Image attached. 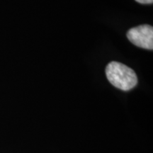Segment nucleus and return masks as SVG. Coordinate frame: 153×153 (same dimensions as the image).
Segmentation results:
<instances>
[{"mask_svg": "<svg viewBox=\"0 0 153 153\" xmlns=\"http://www.w3.org/2000/svg\"><path fill=\"white\" fill-rule=\"evenodd\" d=\"M127 38L133 45L147 50L153 49V28L150 25H141L127 32Z\"/></svg>", "mask_w": 153, "mask_h": 153, "instance_id": "obj_2", "label": "nucleus"}, {"mask_svg": "<svg viewBox=\"0 0 153 153\" xmlns=\"http://www.w3.org/2000/svg\"><path fill=\"white\" fill-rule=\"evenodd\" d=\"M107 79L112 85L123 91H129L137 84L134 70L120 62H111L106 68Z\"/></svg>", "mask_w": 153, "mask_h": 153, "instance_id": "obj_1", "label": "nucleus"}, {"mask_svg": "<svg viewBox=\"0 0 153 153\" xmlns=\"http://www.w3.org/2000/svg\"><path fill=\"white\" fill-rule=\"evenodd\" d=\"M137 2L143 4H152L153 0H135Z\"/></svg>", "mask_w": 153, "mask_h": 153, "instance_id": "obj_3", "label": "nucleus"}]
</instances>
